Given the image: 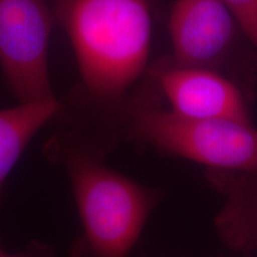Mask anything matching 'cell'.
I'll list each match as a JSON object with an SVG mask.
<instances>
[{
    "mask_svg": "<svg viewBox=\"0 0 257 257\" xmlns=\"http://www.w3.org/2000/svg\"><path fill=\"white\" fill-rule=\"evenodd\" d=\"M68 36L80 83L51 120L107 156L123 144L134 98L152 43L149 0H51Z\"/></svg>",
    "mask_w": 257,
    "mask_h": 257,
    "instance_id": "cell-1",
    "label": "cell"
},
{
    "mask_svg": "<svg viewBox=\"0 0 257 257\" xmlns=\"http://www.w3.org/2000/svg\"><path fill=\"white\" fill-rule=\"evenodd\" d=\"M54 21L47 0H0V68L19 102L56 98L48 67Z\"/></svg>",
    "mask_w": 257,
    "mask_h": 257,
    "instance_id": "cell-4",
    "label": "cell"
},
{
    "mask_svg": "<svg viewBox=\"0 0 257 257\" xmlns=\"http://www.w3.org/2000/svg\"><path fill=\"white\" fill-rule=\"evenodd\" d=\"M246 257H249V256H246Z\"/></svg>",
    "mask_w": 257,
    "mask_h": 257,
    "instance_id": "cell-11",
    "label": "cell"
},
{
    "mask_svg": "<svg viewBox=\"0 0 257 257\" xmlns=\"http://www.w3.org/2000/svg\"><path fill=\"white\" fill-rule=\"evenodd\" d=\"M205 179L224 199L213 221L221 242L234 251H257V175L206 169Z\"/></svg>",
    "mask_w": 257,
    "mask_h": 257,
    "instance_id": "cell-7",
    "label": "cell"
},
{
    "mask_svg": "<svg viewBox=\"0 0 257 257\" xmlns=\"http://www.w3.org/2000/svg\"><path fill=\"white\" fill-rule=\"evenodd\" d=\"M126 142L152 147L206 169L257 175V127L252 121L186 118L142 96L130 105Z\"/></svg>",
    "mask_w": 257,
    "mask_h": 257,
    "instance_id": "cell-3",
    "label": "cell"
},
{
    "mask_svg": "<svg viewBox=\"0 0 257 257\" xmlns=\"http://www.w3.org/2000/svg\"><path fill=\"white\" fill-rule=\"evenodd\" d=\"M0 257H57V253L50 244L40 242V240H32L21 252L9 253L0 248Z\"/></svg>",
    "mask_w": 257,
    "mask_h": 257,
    "instance_id": "cell-10",
    "label": "cell"
},
{
    "mask_svg": "<svg viewBox=\"0 0 257 257\" xmlns=\"http://www.w3.org/2000/svg\"><path fill=\"white\" fill-rule=\"evenodd\" d=\"M257 54V0H223Z\"/></svg>",
    "mask_w": 257,
    "mask_h": 257,
    "instance_id": "cell-9",
    "label": "cell"
},
{
    "mask_svg": "<svg viewBox=\"0 0 257 257\" xmlns=\"http://www.w3.org/2000/svg\"><path fill=\"white\" fill-rule=\"evenodd\" d=\"M60 108V99L19 102L0 110V199L3 187L22 154L44 125L51 123Z\"/></svg>",
    "mask_w": 257,
    "mask_h": 257,
    "instance_id": "cell-8",
    "label": "cell"
},
{
    "mask_svg": "<svg viewBox=\"0 0 257 257\" xmlns=\"http://www.w3.org/2000/svg\"><path fill=\"white\" fill-rule=\"evenodd\" d=\"M153 76L169 102V110L176 114L194 119L251 121L248 96L224 74L165 61L153 70Z\"/></svg>",
    "mask_w": 257,
    "mask_h": 257,
    "instance_id": "cell-6",
    "label": "cell"
},
{
    "mask_svg": "<svg viewBox=\"0 0 257 257\" xmlns=\"http://www.w3.org/2000/svg\"><path fill=\"white\" fill-rule=\"evenodd\" d=\"M43 154L67 173L81 220L70 257H130L162 194L106 166L70 130L56 128Z\"/></svg>",
    "mask_w": 257,
    "mask_h": 257,
    "instance_id": "cell-2",
    "label": "cell"
},
{
    "mask_svg": "<svg viewBox=\"0 0 257 257\" xmlns=\"http://www.w3.org/2000/svg\"><path fill=\"white\" fill-rule=\"evenodd\" d=\"M240 30L223 0H176L169 18L173 55L169 63L224 74Z\"/></svg>",
    "mask_w": 257,
    "mask_h": 257,
    "instance_id": "cell-5",
    "label": "cell"
}]
</instances>
